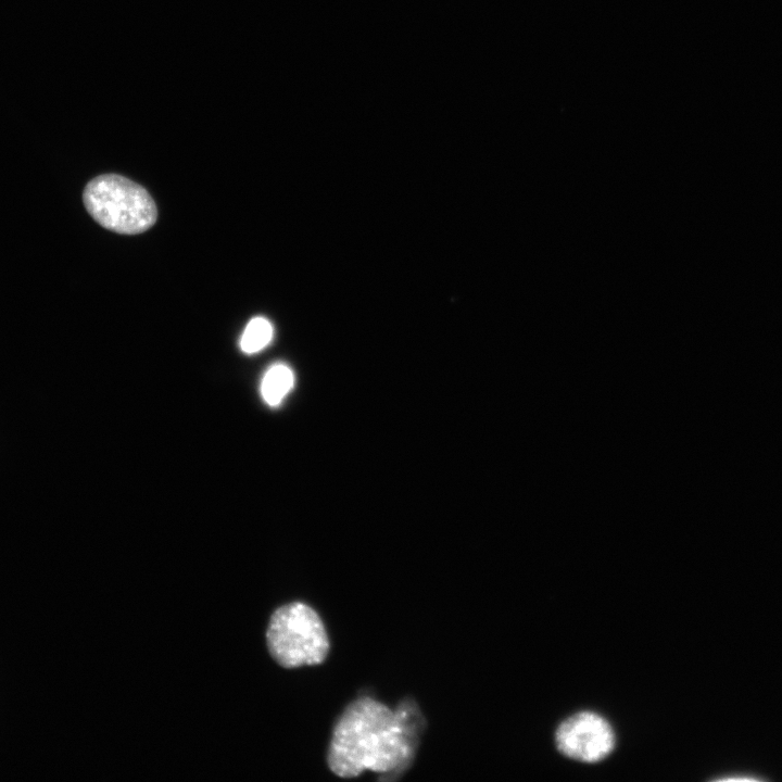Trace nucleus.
<instances>
[{"label": "nucleus", "instance_id": "f257e3e1", "mask_svg": "<svg viewBox=\"0 0 782 782\" xmlns=\"http://www.w3.org/2000/svg\"><path fill=\"white\" fill-rule=\"evenodd\" d=\"M408 709L392 710L371 697L350 703L336 722L327 753L329 769L351 779L364 770L389 773L408 762L414 728Z\"/></svg>", "mask_w": 782, "mask_h": 782}, {"label": "nucleus", "instance_id": "7ed1b4c3", "mask_svg": "<svg viewBox=\"0 0 782 782\" xmlns=\"http://www.w3.org/2000/svg\"><path fill=\"white\" fill-rule=\"evenodd\" d=\"M266 642L272 657L287 669L319 665L330 648L320 616L302 602L282 605L273 613Z\"/></svg>", "mask_w": 782, "mask_h": 782}, {"label": "nucleus", "instance_id": "20e7f679", "mask_svg": "<svg viewBox=\"0 0 782 782\" xmlns=\"http://www.w3.org/2000/svg\"><path fill=\"white\" fill-rule=\"evenodd\" d=\"M556 745L565 756L597 762L614 748L615 735L609 723L594 712H579L563 721L556 731Z\"/></svg>", "mask_w": 782, "mask_h": 782}, {"label": "nucleus", "instance_id": "423d86ee", "mask_svg": "<svg viewBox=\"0 0 782 782\" xmlns=\"http://www.w3.org/2000/svg\"><path fill=\"white\" fill-rule=\"evenodd\" d=\"M273 338V326L264 317H254L247 325L241 339L240 348L244 353L253 354L263 350Z\"/></svg>", "mask_w": 782, "mask_h": 782}, {"label": "nucleus", "instance_id": "39448f33", "mask_svg": "<svg viewBox=\"0 0 782 782\" xmlns=\"http://www.w3.org/2000/svg\"><path fill=\"white\" fill-rule=\"evenodd\" d=\"M294 386L292 369L286 364H274L264 374L261 394L269 406H278Z\"/></svg>", "mask_w": 782, "mask_h": 782}, {"label": "nucleus", "instance_id": "f03ea898", "mask_svg": "<svg viewBox=\"0 0 782 782\" xmlns=\"http://www.w3.org/2000/svg\"><path fill=\"white\" fill-rule=\"evenodd\" d=\"M84 204L102 227L125 235L140 234L156 220L157 211L149 192L137 182L116 175L90 180L83 193Z\"/></svg>", "mask_w": 782, "mask_h": 782}]
</instances>
